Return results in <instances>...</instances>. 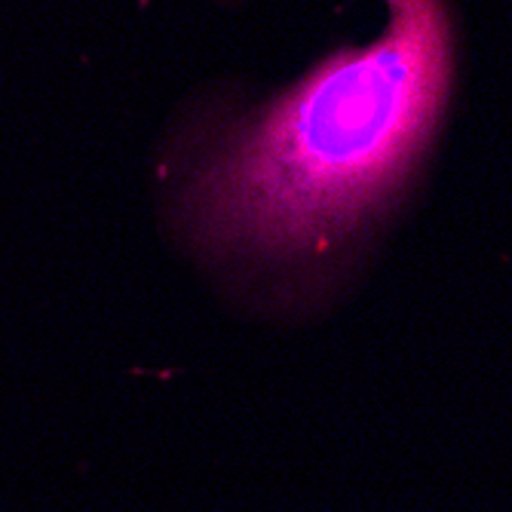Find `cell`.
<instances>
[{
    "label": "cell",
    "mask_w": 512,
    "mask_h": 512,
    "mask_svg": "<svg viewBox=\"0 0 512 512\" xmlns=\"http://www.w3.org/2000/svg\"><path fill=\"white\" fill-rule=\"evenodd\" d=\"M387 7L381 40L313 65L184 175L175 215L200 249L322 258L408 181L445 114L454 31L445 0Z\"/></svg>",
    "instance_id": "1"
}]
</instances>
